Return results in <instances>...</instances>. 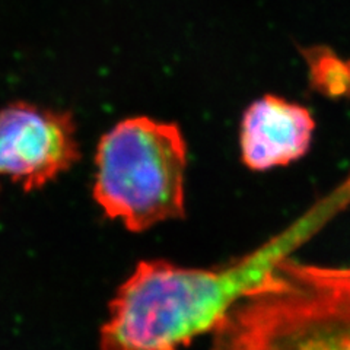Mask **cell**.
<instances>
[{
  "instance_id": "cell-4",
  "label": "cell",
  "mask_w": 350,
  "mask_h": 350,
  "mask_svg": "<svg viewBox=\"0 0 350 350\" xmlns=\"http://www.w3.org/2000/svg\"><path fill=\"white\" fill-rule=\"evenodd\" d=\"M76 126L69 113L28 103L0 111V175L37 190L79 161Z\"/></svg>"
},
{
  "instance_id": "cell-1",
  "label": "cell",
  "mask_w": 350,
  "mask_h": 350,
  "mask_svg": "<svg viewBox=\"0 0 350 350\" xmlns=\"http://www.w3.org/2000/svg\"><path fill=\"white\" fill-rule=\"evenodd\" d=\"M311 222V221H310ZM301 222L222 269L142 261L109 304L101 350H181L224 323L241 302L266 291L280 262L308 232Z\"/></svg>"
},
{
  "instance_id": "cell-5",
  "label": "cell",
  "mask_w": 350,
  "mask_h": 350,
  "mask_svg": "<svg viewBox=\"0 0 350 350\" xmlns=\"http://www.w3.org/2000/svg\"><path fill=\"white\" fill-rule=\"evenodd\" d=\"M314 130L315 122L305 107L266 95L247 108L241 122V157L254 171L284 167L308 152Z\"/></svg>"
},
{
  "instance_id": "cell-3",
  "label": "cell",
  "mask_w": 350,
  "mask_h": 350,
  "mask_svg": "<svg viewBox=\"0 0 350 350\" xmlns=\"http://www.w3.org/2000/svg\"><path fill=\"white\" fill-rule=\"evenodd\" d=\"M94 197L131 232L184 216L187 146L172 123L135 117L101 137Z\"/></svg>"
},
{
  "instance_id": "cell-2",
  "label": "cell",
  "mask_w": 350,
  "mask_h": 350,
  "mask_svg": "<svg viewBox=\"0 0 350 350\" xmlns=\"http://www.w3.org/2000/svg\"><path fill=\"white\" fill-rule=\"evenodd\" d=\"M212 350H350V267L286 257L216 328Z\"/></svg>"
},
{
  "instance_id": "cell-6",
  "label": "cell",
  "mask_w": 350,
  "mask_h": 350,
  "mask_svg": "<svg viewBox=\"0 0 350 350\" xmlns=\"http://www.w3.org/2000/svg\"><path fill=\"white\" fill-rule=\"evenodd\" d=\"M302 56L317 92L333 100H350V57H342L327 46L305 49Z\"/></svg>"
}]
</instances>
